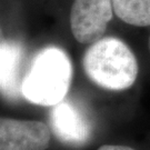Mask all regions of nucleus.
Returning a JSON list of instances; mask_svg holds the SVG:
<instances>
[{"mask_svg":"<svg viewBox=\"0 0 150 150\" xmlns=\"http://www.w3.org/2000/svg\"><path fill=\"white\" fill-rule=\"evenodd\" d=\"M72 79V66L62 49L50 46L38 51L23 76L21 95L27 101L54 107L64 100Z\"/></svg>","mask_w":150,"mask_h":150,"instance_id":"nucleus-1","label":"nucleus"},{"mask_svg":"<svg viewBox=\"0 0 150 150\" xmlns=\"http://www.w3.org/2000/svg\"><path fill=\"white\" fill-rule=\"evenodd\" d=\"M82 67L91 82L110 91L128 89L138 76L136 56L122 40L115 37L100 38L91 43L83 54Z\"/></svg>","mask_w":150,"mask_h":150,"instance_id":"nucleus-2","label":"nucleus"},{"mask_svg":"<svg viewBox=\"0 0 150 150\" xmlns=\"http://www.w3.org/2000/svg\"><path fill=\"white\" fill-rule=\"evenodd\" d=\"M112 0H74L70 28L80 43H93L102 38L112 19Z\"/></svg>","mask_w":150,"mask_h":150,"instance_id":"nucleus-3","label":"nucleus"},{"mask_svg":"<svg viewBox=\"0 0 150 150\" xmlns=\"http://www.w3.org/2000/svg\"><path fill=\"white\" fill-rule=\"evenodd\" d=\"M49 125L62 144L75 147L87 144L93 130L85 109L75 101L66 99L51 108Z\"/></svg>","mask_w":150,"mask_h":150,"instance_id":"nucleus-4","label":"nucleus"},{"mask_svg":"<svg viewBox=\"0 0 150 150\" xmlns=\"http://www.w3.org/2000/svg\"><path fill=\"white\" fill-rule=\"evenodd\" d=\"M50 137V128L41 121L0 120V150H46Z\"/></svg>","mask_w":150,"mask_h":150,"instance_id":"nucleus-5","label":"nucleus"},{"mask_svg":"<svg viewBox=\"0 0 150 150\" xmlns=\"http://www.w3.org/2000/svg\"><path fill=\"white\" fill-rule=\"evenodd\" d=\"M21 58L22 49L20 45L8 40L1 42V93L7 99L17 100L19 97H22Z\"/></svg>","mask_w":150,"mask_h":150,"instance_id":"nucleus-6","label":"nucleus"},{"mask_svg":"<svg viewBox=\"0 0 150 150\" xmlns=\"http://www.w3.org/2000/svg\"><path fill=\"white\" fill-rule=\"evenodd\" d=\"M115 15L123 22L136 26H150V0H112Z\"/></svg>","mask_w":150,"mask_h":150,"instance_id":"nucleus-7","label":"nucleus"},{"mask_svg":"<svg viewBox=\"0 0 150 150\" xmlns=\"http://www.w3.org/2000/svg\"><path fill=\"white\" fill-rule=\"evenodd\" d=\"M98 150H134L127 146H116V145H105Z\"/></svg>","mask_w":150,"mask_h":150,"instance_id":"nucleus-8","label":"nucleus"},{"mask_svg":"<svg viewBox=\"0 0 150 150\" xmlns=\"http://www.w3.org/2000/svg\"><path fill=\"white\" fill-rule=\"evenodd\" d=\"M148 46H149V50H150V37H149V41H148Z\"/></svg>","mask_w":150,"mask_h":150,"instance_id":"nucleus-9","label":"nucleus"}]
</instances>
